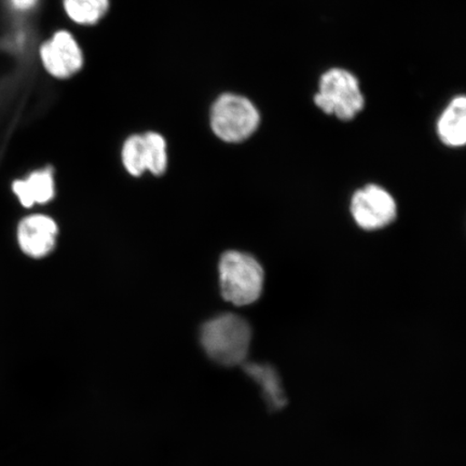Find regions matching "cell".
Segmentation results:
<instances>
[{
	"instance_id": "cell-1",
	"label": "cell",
	"mask_w": 466,
	"mask_h": 466,
	"mask_svg": "<svg viewBox=\"0 0 466 466\" xmlns=\"http://www.w3.org/2000/svg\"><path fill=\"white\" fill-rule=\"evenodd\" d=\"M252 339L246 319L236 314H223L203 325L201 343L204 351L215 363L236 366L244 363Z\"/></svg>"
},
{
	"instance_id": "cell-2",
	"label": "cell",
	"mask_w": 466,
	"mask_h": 466,
	"mask_svg": "<svg viewBox=\"0 0 466 466\" xmlns=\"http://www.w3.org/2000/svg\"><path fill=\"white\" fill-rule=\"evenodd\" d=\"M220 289L226 300L248 306L258 300L264 288V270L252 256L230 250L219 262Z\"/></svg>"
},
{
	"instance_id": "cell-3",
	"label": "cell",
	"mask_w": 466,
	"mask_h": 466,
	"mask_svg": "<svg viewBox=\"0 0 466 466\" xmlns=\"http://www.w3.org/2000/svg\"><path fill=\"white\" fill-rule=\"evenodd\" d=\"M314 103L324 113L349 121L362 112L365 100L357 77L346 69L333 68L320 77Z\"/></svg>"
},
{
	"instance_id": "cell-4",
	"label": "cell",
	"mask_w": 466,
	"mask_h": 466,
	"mask_svg": "<svg viewBox=\"0 0 466 466\" xmlns=\"http://www.w3.org/2000/svg\"><path fill=\"white\" fill-rule=\"evenodd\" d=\"M260 116L248 98L231 95L220 96L211 109V127L217 137L227 143L246 141L258 130Z\"/></svg>"
},
{
	"instance_id": "cell-5",
	"label": "cell",
	"mask_w": 466,
	"mask_h": 466,
	"mask_svg": "<svg viewBox=\"0 0 466 466\" xmlns=\"http://www.w3.org/2000/svg\"><path fill=\"white\" fill-rule=\"evenodd\" d=\"M122 161L134 177L146 170L161 175L166 172L167 163L166 139L156 132L130 137L122 149Z\"/></svg>"
},
{
	"instance_id": "cell-6",
	"label": "cell",
	"mask_w": 466,
	"mask_h": 466,
	"mask_svg": "<svg viewBox=\"0 0 466 466\" xmlns=\"http://www.w3.org/2000/svg\"><path fill=\"white\" fill-rule=\"evenodd\" d=\"M393 197L379 186L369 185L355 192L351 202L352 217L365 230H378L392 223L396 218Z\"/></svg>"
},
{
	"instance_id": "cell-7",
	"label": "cell",
	"mask_w": 466,
	"mask_h": 466,
	"mask_svg": "<svg viewBox=\"0 0 466 466\" xmlns=\"http://www.w3.org/2000/svg\"><path fill=\"white\" fill-rule=\"evenodd\" d=\"M46 72L58 79L77 74L84 66V55L77 40L67 31H58L40 48Z\"/></svg>"
},
{
	"instance_id": "cell-8",
	"label": "cell",
	"mask_w": 466,
	"mask_h": 466,
	"mask_svg": "<svg viewBox=\"0 0 466 466\" xmlns=\"http://www.w3.org/2000/svg\"><path fill=\"white\" fill-rule=\"evenodd\" d=\"M57 227L55 220L34 215L22 221L17 231L23 252L34 258H42L48 255L56 246Z\"/></svg>"
},
{
	"instance_id": "cell-9",
	"label": "cell",
	"mask_w": 466,
	"mask_h": 466,
	"mask_svg": "<svg viewBox=\"0 0 466 466\" xmlns=\"http://www.w3.org/2000/svg\"><path fill=\"white\" fill-rule=\"evenodd\" d=\"M441 141L451 147H461L466 143V100L454 97L437 122Z\"/></svg>"
},
{
	"instance_id": "cell-10",
	"label": "cell",
	"mask_w": 466,
	"mask_h": 466,
	"mask_svg": "<svg viewBox=\"0 0 466 466\" xmlns=\"http://www.w3.org/2000/svg\"><path fill=\"white\" fill-rule=\"evenodd\" d=\"M14 191L25 208L49 202L55 197L54 172L48 167L34 172L25 180H16Z\"/></svg>"
},
{
	"instance_id": "cell-11",
	"label": "cell",
	"mask_w": 466,
	"mask_h": 466,
	"mask_svg": "<svg viewBox=\"0 0 466 466\" xmlns=\"http://www.w3.org/2000/svg\"><path fill=\"white\" fill-rule=\"evenodd\" d=\"M244 371L261 388L262 395L271 410L278 411L287 406V396L284 393L281 379L272 366L248 363L244 365Z\"/></svg>"
},
{
	"instance_id": "cell-12",
	"label": "cell",
	"mask_w": 466,
	"mask_h": 466,
	"mask_svg": "<svg viewBox=\"0 0 466 466\" xmlns=\"http://www.w3.org/2000/svg\"><path fill=\"white\" fill-rule=\"evenodd\" d=\"M69 19L79 25H95L109 9V0H63Z\"/></svg>"
},
{
	"instance_id": "cell-13",
	"label": "cell",
	"mask_w": 466,
	"mask_h": 466,
	"mask_svg": "<svg viewBox=\"0 0 466 466\" xmlns=\"http://www.w3.org/2000/svg\"><path fill=\"white\" fill-rule=\"evenodd\" d=\"M11 4L17 10H29L36 5L38 0H10Z\"/></svg>"
}]
</instances>
